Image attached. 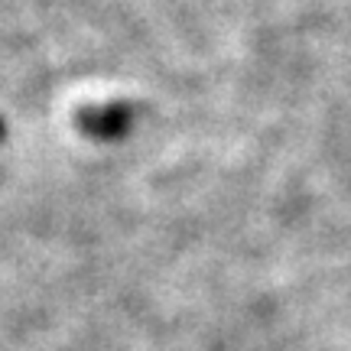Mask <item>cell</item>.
Here are the masks:
<instances>
[{"mask_svg": "<svg viewBox=\"0 0 351 351\" xmlns=\"http://www.w3.org/2000/svg\"><path fill=\"white\" fill-rule=\"evenodd\" d=\"M78 124H82V130H85V134H91V137L117 140V137H124L127 130H130V124H134V114H130V108H127V104L114 101V104L85 108V111H82V117H78Z\"/></svg>", "mask_w": 351, "mask_h": 351, "instance_id": "cell-1", "label": "cell"}, {"mask_svg": "<svg viewBox=\"0 0 351 351\" xmlns=\"http://www.w3.org/2000/svg\"><path fill=\"white\" fill-rule=\"evenodd\" d=\"M0 137H3V121H0Z\"/></svg>", "mask_w": 351, "mask_h": 351, "instance_id": "cell-2", "label": "cell"}]
</instances>
